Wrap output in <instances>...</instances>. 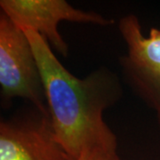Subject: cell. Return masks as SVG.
I'll use <instances>...</instances> for the list:
<instances>
[{
  "instance_id": "6da1fadb",
  "label": "cell",
  "mask_w": 160,
  "mask_h": 160,
  "mask_svg": "<svg viewBox=\"0 0 160 160\" xmlns=\"http://www.w3.org/2000/svg\"><path fill=\"white\" fill-rule=\"evenodd\" d=\"M38 64L48 111L57 142L71 160L86 150H100L120 160L118 138L104 120L106 109L123 95L121 79L106 67L94 69L84 78L70 73L39 33L24 31Z\"/></svg>"
},
{
  "instance_id": "7a4b0ae2",
  "label": "cell",
  "mask_w": 160,
  "mask_h": 160,
  "mask_svg": "<svg viewBox=\"0 0 160 160\" xmlns=\"http://www.w3.org/2000/svg\"><path fill=\"white\" fill-rule=\"evenodd\" d=\"M0 86L2 105L22 98L49 113L37 59L25 32L0 12Z\"/></svg>"
},
{
  "instance_id": "3957f363",
  "label": "cell",
  "mask_w": 160,
  "mask_h": 160,
  "mask_svg": "<svg viewBox=\"0 0 160 160\" xmlns=\"http://www.w3.org/2000/svg\"><path fill=\"white\" fill-rule=\"evenodd\" d=\"M0 9L22 31L39 33L63 57L69 55V46L59 32L61 22L91 23L103 27L115 23L113 19L77 9L64 0H1Z\"/></svg>"
},
{
  "instance_id": "277c9868",
  "label": "cell",
  "mask_w": 160,
  "mask_h": 160,
  "mask_svg": "<svg viewBox=\"0 0 160 160\" xmlns=\"http://www.w3.org/2000/svg\"><path fill=\"white\" fill-rule=\"evenodd\" d=\"M0 160H71L57 142L49 113L31 106L0 122Z\"/></svg>"
},
{
  "instance_id": "5b68a950",
  "label": "cell",
  "mask_w": 160,
  "mask_h": 160,
  "mask_svg": "<svg viewBox=\"0 0 160 160\" xmlns=\"http://www.w3.org/2000/svg\"><path fill=\"white\" fill-rule=\"evenodd\" d=\"M118 29L127 46L126 57L140 68L160 71V29L152 28L145 37L140 20L134 14L121 18Z\"/></svg>"
},
{
  "instance_id": "8992f818",
  "label": "cell",
  "mask_w": 160,
  "mask_h": 160,
  "mask_svg": "<svg viewBox=\"0 0 160 160\" xmlns=\"http://www.w3.org/2000/svg\"><path fill=\"white\" fill-rule=\"evenodd\" d=\"M123 78L128 86L156 113L160 130V71L140 68L126 56L120 59Z\"/></svg>"
},
{
  "instance_id": "52a82bcc",
  "label": "cell",
  "mask_w": 160,
  "mask_h": 160,
  "mask_svg": "<svg viewBox=\"0 0 160 160\" xmlns=\"http://www.w3.org/2000/svg\"><path fill=\"white\" fill-rule=\"evenodd\" d=\"M78 160H113L100 150H86Z\"/></svg>"
}]
</instances>
